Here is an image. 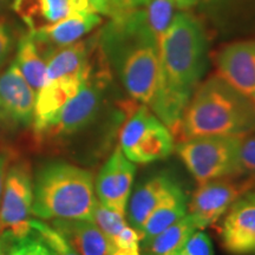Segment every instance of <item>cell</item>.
<instances>
[{
  "label": "cell",
  "instance_id": "obj_1",
  "mask_svg": "<svg viewBox=\"0 0 255 255\" xmlns=\"http://www.w3.org/2000/svg\"><path fill=\"white\" fill-rule=\"evenodd\" d=\"M206 49L199 19L184 11L175 13L159 41V84L150 108L174 135L205 70Z\"/></svg>",
  "mask_w": 255,
  "mask_h": 255
},
{
  "label": "cell",
  "instance_id": "obj_2",
  "mask_svg": "<svg viewBox=\"0 0 255 255\" xmlns=\"http://www.w3.org/2000/svg\"><path fill=\"white\" fill-rule=\"evenodd\" d=\"M98 47L133 100L151 108L159 84V39L141 8L111 18L97 36Z\"/></svg>",
  "mask_w": 255,
  "mask_h": 255
},
{
  "label": "cell",
  "instance_id": "obj_3",
  "mask_svg": "<svg viewBox=\"0 0 255 255\" xmlns=\"http://www.w3.org/2000/svg\"><path fill=\"white\" fill-rule=\"evenodd\" d=\"M255 130V107L218 75L197 85L181 119L182 141L205 136H247Z\"/></svg>",
  "mask_w": 255,
  "mask_h": 255
},
{
  "label": "cell",
  "instance_id": "obj_4",
  "mask_svg": "<svg viewBox=\"0 0 255 255\" xmlns=\"http://www.w3.org/2000/svg\"><path fill=\"white\" fill-rule=\"evenodd\" d=\"M97 202L94 175L64 162L44 165L33 183L32 214L43 220H91Z\"/></svg>",
  "mask_w": 255,
  "mask_h": 255
},
{
  "label": "cell",
  "instance_id": "obj_5",
  "mask_svg": "<svg viewBox=\"0 0 255 255\" xmlns=\"http://www.w3.org/2000/svg\"><path fill=\"white\" fill-rule=\"evenodd\" d=\"M244 137H196L181 142L176 151L199 184L223 177H238V155Z\"/></svg>",
  "mask_w": 255,
  "mask_h": 255
},
{
  "label": "cell",
  "instance_id": "obj_6",
  "mask_svg": "<svg viewBox=\"0 0 255 255\" xmlns=\"http://www.w3.org/2000/svg\"><path fill=\"white\" fill-rule=\"evenodd\" d=\"M104 66L102 65V68L96 71L94 65L77 94L64 105L39 133H37V137L47 139L73 135L96 119L109 85V66Z\"/></svg>",
  "mask_w": 255,
  "mask_h": 255
},
{
  "label": "cell",
  "instance_id": "obj_7",
  "mask_svg": "<svg viewBox=\"0 0 255 255\" xmlns=\"http://www.w3.org/2000/svg\"><path fill=\"white\" fill-rule=\"evenodd\" d=\"M120 146L133 163H150L171 154L173 133L150 108L141 104L121 130Z\"/></svg>",
  "mask_w": 255,
  "mask_h": 255
},
{
  "label": "cell",
  "instance_id": "obj_8",
  "mask_svg": "<svg viewBox=\"0 0 255 255\" xmlns=\"http://www.w3.org/2000/svg\"><path fill=\"white\" fill-rule=\"evenodd\" d=\"M33 203V182L27 163L7 169L0 202V237L25 240L32 229L28 216Z\"/></svg>",
  "mask_w": 255,
  "mask_h": 255
},
{
  "label": "cell",
  "instance_id": "obj_9",
  "mask_svg": "<svg viewBox=\"0 0 255 255\" xmlns=\"http://www.w3.org/2000/svg\"><path fill=\"white\" fill-rule=\"evenodd\" d=\"M255 187V178L223 177L200 184L191 196L188 214L195 222L197 229L213 226L231 208L233 203L245 193Z\"/></svg>",
  "mask_w": 255,
  "mask_h": 255
},
{
  "label": "cell",
  "instance_id": "obj_10",
  "mask_svg": "<svg viewBox=\"0 0 255 255\" xmlns=\"http://www.w3.org/2000/svg\"><path fill=\"white\" fill-rule=\"evenodd\" d=\"M36 92L13 62L0 75V127L18 129L33 122Z\"/></svg>",
  "mask_w": 255,
  "mask_h": 255
},
{
  "label": "cell",
  "instance_id": "obj_11",
  "mask_svg": "<svg viewBox=\"0 0 255 255\" xmlns=\"http://www.w3.org/2000/svg\"><path fill=\"white\" fill-rule=\"evenodd\" d=\"M136 167L117 146L101 169L95 182V193L102 205L126 216L128 201Z\"/></svg>",
  "mask_w": 255,
  "mask_h": 255
},
{
  "label": "cell",
  "instance_id": "obj_12",
  "mask_svg": "<svg viewBox=\"0 0 255 255\" xmlns=\"http://www.w3.org/2000/svg\"><path fill=\"white\" fill-rule=\"evenodd\" d=\"M214 63L218 76L255 107V40L223 46L215 55Z\"/></svg>",
  "mask_w": 255,
  "mask_h": 255
},
{
  "label": "cell",
  "instance_id": "obj_13",
  "mask_svg": "<svg viewBox=\"0 0 255 255\" xmlns=\"http://www.w3.org/2000/svg\"><path fill=\"white\" fill-rule=\"evenodd\" d=\"M228 210L221 229L223 247L238 255L255 251V187L239 197Z\"/></svg>",
  "mask_w": 255,
  "mask_h": 255
},
{
  "label": "cell",
  "instance_id": "obj_14",
  "mask_svg": "<svg viewBox=\"0 0 255 255\" xmlns=\"http://www.w3.org/2000/svg\"><path fill=\"white\" fill-rule=\"evenodd\" d=\"M101 23V14L96 12H81L70 14L62 20L39 30L28 31L47 58L55 50L81 40Z\"/></svg>",
  "mask_w": 255,
  "mask_h": 255
},
{
  "label": "cell",
  "instance_id": "obj_15",
  "mask_svg": "<svg viewBox=\"0 0 255 255\" xmlns=\"http://www.w3.org/2000/svg\"><path fill=\"white\" fill-rule=\"evenodd\" d=\"M12 8L30 31L52 25L81 12H95L88 0H13Z\"/></svg>",
  "mask_w": 255,
  "mask_h": 255
},
{
  "label": "cell",
  "instance_id": "obj_16",
  "mask_svg": "<svg viewBox=\"0 0 255 255\" xmlns=\"http://www.w3.org/2000/svg\"><path fill=\"white\" fill-rule=\"evenodd\" d=\"M52 227L79 255H113L115 251L110 239L91 220H53Z\"/></svg>",
  "mask_w": 255,
  "mask_h": 255
},
{
  "label": "cell",
  "instance_id": "obj_17",
  "mask_svg": "<svg viewBox=\"0 0 255 255\" xmlns=\"http://www.w3.org/2000/svg\"><path fill=\"white\" fill-rule=\"evenodd\" d=\"M174 181L164 176L158 175L154 176L142 183L135 190V193L129 197L127 206L126 214L128 215V222L133 229L138 232L142 239V231L144 222L154 210L159 201L175 187Z\"/></svg>",
  "mask_w": 255,
  "mask_h": 255
},
{
  "label": "cell",
  "instance_id": "obj_18",
  "mask_svg": "<svg viewBox=\"0 0 255 255\" xmlns=\"http://www.w3.org/2000/svg\"><path fill=\"white\" fill-rule=\"evenodd\" d=\"M187 210L186 196L180 186L175 184L173 189L159 201L158 205L146 219L143 226L141 241L146 246L159 233L165 231L169 226L183 218L187 214Z\"/></svg>",
  "mask_w": 255,
  "mask_h": 255
},
{
  "label": "cell",
  "instance_id": "obj_19",
  "mask_svg": "<svg viewBox=\"0 0 255 255\" xmlns=\"http://www.w3.org/2000/svg\"><path fill=\"white\" fill-rule=\"evenodd\" d=\"M14 63L37 95L45 83L47 58L30 31L21 34L18 40Z\"/></svg>",
  "mask_w": 255,
  "mask_h": 255
},
{
  "label": "cell",
  "instance_id": "obj_20",
  "mask_svg": "<svg viewBox=\"0 0 255 255\" xmlns=\"http://www.w3.org/2000/svg\"><path fill=\"white\" fill-rule=\"evenodd\" d=\"M197 229L195 222L188 214L159 233L146 245L149 255H178L186 242Z\"/></svg>",
  "mask_w": 255,
  "mask_h": 255
},
{
  "label": "cell",
  "instance_id": "obj_21",
  "mask_svg": "<svg viewBox=\"0 0 255 255\" xmlns=\"http://www.w3.org/2000/svg\"><path fill=\"white\" fill-rule=\"evenodd\" d=\"M175 8L176 6L173 0H150V2L141 8L146 24L159 41L173 21Z\"/></svg>",
  "mask_w": 255,
  "mask_h": 255
},
{
  "label": "cell",
  "instance_id": "obj_22",
  "mask_svg": "<svg viewBox=\"0 0 255 255\" xmlns=\"http://www.w3.org/2000/svg\"><path fill=\"white\" fill-rule=\"evenodd\" d=\"M92 221L110 239L113 244L115 239L117 238V235L128 226L124 215L109 209L108 207L102 205L98 200L96 202L94 213H92Z\"/></svg>",
  "mask_w": 255,
  "mask_h": 255
},
{
  "label": "cell",
  "instance_id": "obj_23",
  "mask_svg": "<svg viewBox=\"0 0 255 255\" xmlns=\"http://www.w3.org/2000/svg\"><path fill=\"white\" fill-rule=\"evenodd\" d=\"M31 227L40 235L44 244L55 255H79L77 251L69 244V241L53 227L37 220L31 221Z\"/></svg>",
  "mask_w": 255,
  "mask_h": 255
},
{
  "label": "cell",
  "instance_id": "obj_24",
  "mask_svg": "<svg viewBox=\"0 0 255 255\" xmlns=\"http://www.w3.org/2000/svg\"><path fill=\"white\" fill-rule=\"evenodd\" d=\"M255 178V135L245 136L238 155V177Z\"/></svg>",
  "mask_w": 255,
  "mask_h": 255
},
{
  "label": "cell",
  "instance_id": "obj_25",
  "mask_svg": "<svg viewBox=\"0 0 255 255\" xmlns=\"http://www.w3.org/2000/svg\"><path fill=\"white\" fill-rule=\"evenodd\" d=\"M178 255H214L212 241L205 232H194Z\"/></svg>",
  "mask_w": 255,
  "mask_h": 255
},
{
  "label": "cell",
  "instance_id": "obj_26",
  "mask_svg": "<svg viewBox=\"0 0 255 255\" xmlns=\"http://www.w3.org/2000/svg\"><path fill=\"white\" fill-rule=\"evenodd\" d=\"M15 45V32L6 18H0V69L7 62Z\"/></svg>",
  "mask_w": 255,
  "mask_h": 255
},
{
  "label": "cell",
  "instance_id": "obj_27",
  "mask_svg": "<svg viewBox=\"0 0 255 255\" xmlns=\"http://www.w3.org/2000/svg\"><path fill=\"white\" fill-rule=\"evenodd\" d=\"M150 0H109L110 18H119L144 7Z\"/></svg>",
  "mask_w": 255,
  "mask_h": 255
},
{
  "label": "cell",
  "instance_id": "obj_28",
  "mask_svg": "<svg viewBox=\"0 0 255 255\" xmlns=\"http://www.w3.org/2000/svg\"><path fill=\"white\" fill-rule=\"evenodd\" d=\"M141 237L138 232L133 229L131 226H127L122 232L115 239V248H136L139 247Z\"/></svg>",
  "mask_w": 255,
  "mask_h": 255
},
{
  "label": "cell",
  "instance_id": "obj_29",
  "mask_svg": "<svg viewBox=\"0 0 255 255\" xmlns=\"http://www.w3.org/2000/svg\"><path fill=\"white\" fill-rule=\"evenodd\" d=\"M96 13L109 15V0H88Z\"/></svg>",
  "mask_w": 255,
  "mask_h": 255
},
{
  "label": "cell",
  "instance_id": "obj_30",
  "mask_svg": "<svg viewBox=\"0 0 255 255\" xmlns=\"http://www.w3.org/2000/svg\"><path fill=\"white\" fill-rule=\"evenodd\" d=\"M7 164H8L7 155L0 154V202H1L5 177H6V173H7Z\"/></svg>",
  "mask_w": 255,
  "mask_h": 255
},
{
  "label": "cell",
  "instance_id": "obj_31",
  "mask_svg": "<svg viewBox=\"0 0 255 255\" xmlns=\"http://www.w3.org/2000/svg\"><path fill=\"white\" fill-rule=\"evenodd\" d=\"M8 255H31V241L20 240V244L12 248Z\"/></svg>",
  "mask_w": 255,
  "mask_h": 255
},
{
  "label": "cell",
  "instance_id": "obj_32",
  "mask_svg": "<svg viewBox=\"0 0 255 255\" xmlns=\"http://www.w3.org/2000/svg\"><path fill=\"white\" fill-rule=\"evenodd\" d=\"M31 255H55L43 242L31 241Z\"/></svg>",
  "mask_w": 255,
  "mask_h": 255
},
{
  "label": "cell",
  "instance_id": "obj_33",
  "mask_svg": "<svg viewBox=\"0 0 255 255\" xmlns=\"http://www.w3.org/2000/svg\"><path fill=\"white\" fill-rule=\"evenodd\" d=\"M173 1L175 6H176V8L186 11L188 8L194 7L199 2V0H173Z\"/></svg>",
  "mask_w": 255,
  "mask_h": 255
},
{
  "label": "cell",
  "instance_id": "obj_34",
  "mask_svg": "<svg viewBox=\"0 0 255 255\" xmlns=\"http://www.w3.org/2000/svg\"><path fill=\"white\" fill-rule=\"evenodd\" d=\"M113 255H141L139 247L136 248H115Z\"/></svg>",
  "mask_w": 255,
  "mask_h": 255
},
{
  "label": "cell",
  "instance_id": "obj_35",
  "mask_svg": "<svg viewBox=\"0 0 255 255\" xmlns=\"http://www.w3.org/2000/svg\"><path fill=\"white\" fill-rule=\"evenodd\" d=\"M201 2V5L203 6V7L208 8V11H210L212 8H216L219 7V6H221L223 2H226L227 0H199Z\"/></svg>",
  "mask_w": 255,
  "mask_h": 255
},
{
  "label": "cell",
  "instance_id": "obj_36",
  "mask_svg": "<svg viewBox=\"0 0 255 255\" xmlns=\"http://www.w3.org/2000/svg\"><path fill=\"white\" fill-rule=\"evenodd\" d=\"M5 239H4V235H1L0 237V255H5Z\"/></svg>",
  "mask_w": 255,
  "mask_h": 255
},
{
  "label": "cell",
  "instance_id": "obj_37",
  "mask_svg": "<svg viewBox=\"0 0 255 255\" xmlns=\"http://www.w3.org/2000/svg\"><path fill=\"white\" fill-rule=\"evenodd\" d=\"M7 2H8V0H0V12L4 9L5 6L7 5Z\"/></svg>",
  "mask_w": 255,
  "mask_h": 255
}]
</instances>
